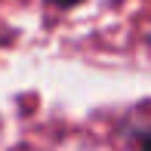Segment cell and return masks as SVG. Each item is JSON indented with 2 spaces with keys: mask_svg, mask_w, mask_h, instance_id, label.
Segmentation results:
<instances>
[{
  "mask_svg": "<svg viewBox=\"0 0 151 151\" xmlns=\"http://www.w3.org/2000/svg\"><path fill=\"white\" fill-rule=\"evenodd\" d=\"M139 151H151V127L139 136Z\"/></svg>",
  "mask_w": 151,
  "mask_h": 151,
  "instance_id": "1",
  "label": "cell"
},
{
  "mask_svg": "<svg viewBox=\"0 0 151 151\" xmlns=\"http://www.w3.org/2000/svg\"><path fill=\"white\" fill-rule=\"evenodd\" d=\"M50 3H56L59 9H71V6H77V3H83V0H50Z\"/></svg>",
  "mask_w": 151,
  "mask_h": 151,
  "instance_id": "2",
  "label": "cell"
}]
</instances>
